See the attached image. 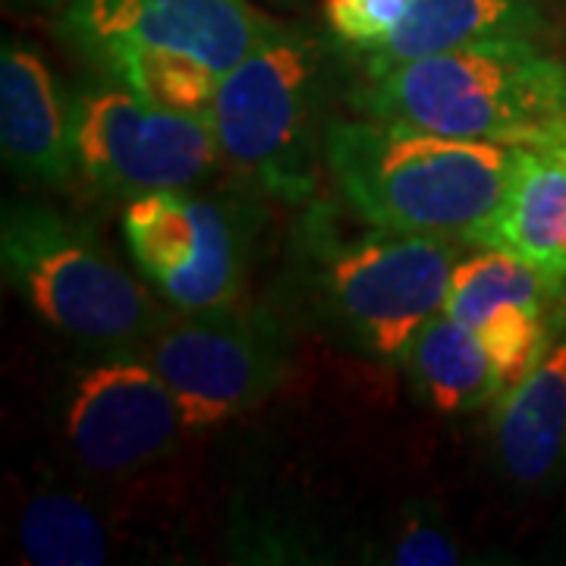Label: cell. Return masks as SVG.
<instances>
[{
    "instance_id": "6da1fadb",
    "label": "cell",
    "mask_w": 566,
    "mask_h": 566,
    "mask_svg": "<svg viewBox=\"0 0 566 566\" xmlns=\"http://www.w3.org/2000/svg\"><path fill=\"white\" fill-rule=\"evenodd\" d=\"M516 148L450 139L363 114L331 120L324 133L327 174L368 227L463 245H472L497 214Z\"/></svg>"
},
{
    "instance_id": "7a4b0ae2",
    "label": "cell",
    "mask_w": 566,
    "mask_h": 566,
    "mask_svg": "<svg viewBox=\"0 0 566 566\" xmlns=\"http://www.w3.org/2000/svg\"><path fill=\"white\" fill-rule=\"evenodd\" d=\"M349 104L450 139L547 145L566 139V66L542 41H482L363 73Z\"/></svg>"
},
{
    "instance_id": "3957f363",
    "label": "cell",
    "mask_w": 566,
    "mask_h": 566,
    "mask_svg": "<svg viewBox=\"0 0 566 566\" xmlns=\"http://www.w3.org/2000/svg\"><path fill=\"white\" fill-rule=\"evenodd\" d=\"M322 41L277 22L221 80L211 126L223 164L283 205H315L324 161Z\"/></svg>"
},
{
    "instance_id": "277c9868",
    "label": "cell",
    "mask_w": 566,
    "mask_h": 566,
    "mask_svg": "<svg viewBox=\"0 0 566 566\" xmlns=\"http://www.w3.org/2000/svg\"><path fill=\"white\" fill-rule=\"evenodd\" d=\"M0 264L7 286L41 322L104 356L145 353L174 315L88 223L48 205H3Z\"/></svg>"
},
{
    "instance_id": "5b68a950",
    "label": "cell",
    "mask_w": 566,
    "mask_h": 566,
    "mask_svg": "<svg viewBox=\"0 0 566 566\" xmlns=\"http://www.w3.org/2000/svg\"><path fill=\"white\" fill-rule=\"evenodd\" d=\"M303 227L308 281L327 322L368 359L403 365L424 324L444 312L463 243L381 227L337 237L315 205Z\"/></svg>"
},
{
    "instance_id": "8992f818",
    "label": "cell",
    "mask_w": 566,
    "mask_h": 566,
    "mask_svg": "<svg viewBox=\"0 0 566 566\" xmlns=\"http://www.w3.org/2000/svg\"><path fill=\"white\" fill-rule=\"evenodd\" d=\"M170 387L186 431H211L264 403L290 371V337L262 308L174 312L142 353Z\"/></svg>"
},
{
    "instance_id": "52a82bcc",
    "label": "cell",
    "mask_w": 566,
    "mask_h": 566,
    "mask_svg": "<svg viewBox=\"0 0 566 566\" xmlns=\"http://www.w3.org/2000/svg\"><path fill=\"white\" fill-rule=\"evenodd\" d=\"M70 129L76 177L129 202L192 189L223 161L208 117L158 107L117 80L73 95Z\"/></svg>"
},
{
    "instance_id": "ba28073f",
    "label": "cell",
    "mask_w": 566,
    "mask_h": 566,
    "mask_svg": "<svg viewBox=\"0 0 566 566\" xmlns=\"http://www.w3.org/2000/svg\"><path fill=\"white\" fill-rule=\"evenodd\" d=\"M123 243L158 300L174 312H208L240 300L245 227L221 199L189 189L151 192L123 211Z\"/></svg>"
},
{
    "instance_id": "9c48e42d",
    "label": "cell",
    "mask_w": 566,
    "mask_h": 566,
    "mask_svg": "<svg viewBox=\"0 0 566 566\" xmlns=\"http://www.w3.org/2000/svg\"><path fill=\"white\" fill-rule=\"evenodd\" d=\"M186 431L170 387L142 353L104 356L66 387L63 434L73 460L104 479H123L164 460Z\"/></svg>"
},
{
    "instance_id": "30bf717a",
    "label": "cell",
    "mask_w": 566,
    "mask_h": 566,
    "mask_svg": "<svg viewBox=\"0 0 566 566\" xmlns=\"http://www.w3.org/2000/svg\"><path fill=\"white\" fill-rule=\"evenodd\" d=\"M277 25L252 0H70L63 35L88 61L117 48L189 54L218 76L249 57Z\"/></svg>"
},
{
    "instance_id": "8fae6325",
    "label": "cell",
    "mask_w": 566,
    "mask_h": 566,
    "mask_svg": "<svg viewBox=\"0 0 566 566\" xmlns=\"http://www.w3.org/2000/svg\"><path fill=\"white\" fill-rule=\"evenodd\" d=\"M70 104L57 76L32 44L0 51V151L13 177L63 189L76 177Z\"/></svg>"
},
{
    "instance_id": "7c38bea8",
    "label": "cell",
    "mask_w": 566,
    "mask_h": 566,
    "mask_svg": "<svg viewBox=\"0 0 566 566\" xmlns=\"http://www.w3.org/2000/svg\"><path fill=\"white\" fill-rule=\"evenodd\" d=\"M472 245L510 252L566 283V139L516 148L504 202Z\"/></svg>"
},
{
    "instance_id": "4fadbf2b",
    "label": "cell",
    "mask_w": 566,
    "mask_h": 566,
    "mask_svg": "<svg viewBox=\"0 0 566 566\" xmlns=\"http://www.w3.org/2000/svg\"><path fill=\"white\" fill-rule=\"evenodd\" d=\"M494 457L510 482L551 485L566 465V327L526 378L494 403Z\"/></svg>"
},
{
    "instance_id": "5bb4252c",
    "label": "cell",
    "mask_w": 566,
    "mask_h": 566,
    "mask_svg": "<svg viewBox=\"0 0 566 566\" xmlns=\"http://www.w3.org/2000/svg\"><path fill=\"white\" fill-rule=\"evenodd\" d=\"M545 29L547 0H412L403 22L359 57V70L378 73L482 41H542Z\"/></svg>"
},
{
    "instance_id": "9a60e30c",
    "label": "cell",
    "mask_w": 566,
    "mask_h": 566,
    "mask_svg": "<svg viewBox=\"0 0 566 566\" xmlns=\"http://www.w3.org/2000/svg\"><path fill=\"white\" fill-rule=\"evenodd\" d=\"M403 365L419 400L441 416L479 412L504 394L482 337L447 312L424 324Z\"/></svg>"
},
{
    "instance_id": "2e32d148",
    "label": "cell",
    "mask_w": 566,
    "mask_h": 566,
    "mask_svg": "<svg viewBox=\"0 0 566 566\" xmlns=\"http://www.w3.org/2000/svg\"><path fill=\"white\" fill-rule=\"evenodd\" d=\"M469 249L472 252H465L453 271L444 305L447 315L472 331H479L488 315L504 305H535L566 318V283L551 281L538 268L501 249Z\"/></svg>"
},
{
    "instance_id": "e0dca14e",
    "label": "cell",
    "mask_w": 566,
    "mask_h": 566,
    "mask_svg": "<svg viewBox=\"0 0 566 566\" xmlns=\"http://www.w3.org/2000/svg\"><path fill=\"white\" fill-rule=\"evenodd\" d=\"M22 560L39 566H102L111 560V535L102 516L70 491L32 494L17 523Z\"/></svg>"
},
{
    "instance_id": "ac0fdd59",
    "label": "cell",
    "mask_w": 566,
    "mask_h": 566,
    "mask_svg": "<svg viewBox=\"0 0 566 566\" xmlns=\"http://www.w3.org/2000/svg\"><path fill=\"white\" fill-rule=\"evenodd\" d=\"M92 63L104 76L123 82L139 98L158 107L196 114L208 120L214 114V98L223 76L189 54L155 51V48H117Z\"/></svg>"
},
{
    "instance_id": "d6986e66",
    "label": "cell",
    "mask_w": 566,
    "mask_h": 566,
    "mask_svg": "<svg viewBox=\"0 0 566 566\" xmlns=\"http://www.w3.org/2000/svg\"><path fill=\"white\" fill-rule=\"evenodd\" d=\"M409 3L412 0H324V25L334 44L359 61L403 22Z\"/></svg>"
},
{
    "instance_id": "ffe728a7",
    "label": "cell",
    "mask_w": 566,
    "mask_h": 566,
    "mask_svg": "<svg viewBox=\"0 0 566 566\" xmlns=\"http://www.w3.org/2000/svg\"><path fill=\"white\" fill-rule=\"evenodd\" d=\"M385 560L394 566H457L463 564V547L438 520L412 513L394 532Z\"/></svg>"
},
{
    "instance_id": "44dd1931",
    "label": "cell",
    "mask_w": 566,
    "mask_h": 566,
    "mask_svg": "<svg viewBox=\"0 0 566 566\" xmlns=\"http://www.w3.org/2000/svg\"><path fill=\"white\" fill-rule=\"evenodd\" d=\"M271 3H283L286 7V3H296V0H271Z\"/></svg>"
},
{
    "instance_id": "7402d4cb",
    "label": "cell",
    "mask_w": 566,
    "mask_h": 566,
    "mask_svg": "<svg viewBox=\"0 0 566 566\" xmlns=\"http://www.w3.org/2000/svg\"><path fill=\"white\" fill-rule=\"evenodd\" d=\"M35 3H54V0H35Z\"/></svg>"
}]
</instances>
